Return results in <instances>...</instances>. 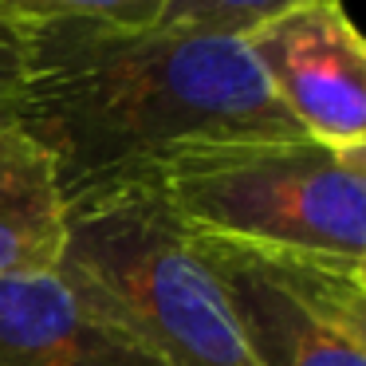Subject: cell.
<instances>
[{"label":"cell","instance_id":"cell-1","mask_svg":"<svg viewBox=\"0 0 366 366\" xmlns=\"http://www.w3.org/2000/svg\"><path fill=\"white\" fill-rule=\"evenodd\" d=\"M16 130L48 154L67 213L150 189L193 146L303 138L244 40L95 20L28 24Z\"/></svg>","mask_w":366,"mask_h":366},{"label":"cell","instance_id":"cell-2","mask_svg":"<svg viewBox=\"0 0 366 366\" xmlns=\"http://www.w3.org/2000/svg\"><path fill=\"white\" fill-rule=\"evenodd\" d=\"M56 272L162 366H256L197 240L158 185L67 213Z\"/></svg>","mask_w":366,"mask_h":366},{"label":"cell","instance_id":"cell-3","mask_svg":"<svg viewBox=\"0 0 366 366\" xmlns=\"http://www.w3.org/2000/svg\"><path fill=\"white\" fill-rule=\"evenodd\" d=\"M158 189L197 237L342 272L366 252V174L311 138L193 146L166 162Z\"/></svg>","mask_w":366,"mask_h":366},{"label":"cell","instance_id":"cell-4","mask_svg":"<svg viewBox=\"0 0 366 366\" xmlns=\"http://www.w3.org/2000/svg\"><path fill=\"white\" fill-rule=\"evenodd\" d=\"M276 103L335 154L366 142V36L339 4H300L244 36Z\"/></svg>","mask_w":366,"mask_h":366},{"label":"cell","instance_id":"cell-5","mask_svg":"<svg viewBox=\"0 0 366 366\" xmlns=\"http://www.w3.org/2000/svg\"><path fill=\"white\" fill-rule=\"evenodd\" d=\"M193 240L256 366H366V347L287 280L276 256L197 232Z\"/></svg>","mask_w":366,"mask_h":366},{"label":"cell","instance_id":"cell-6","mask_svg":"<svg viewBox=\"0 0 366 366\" xmlns=\"http://www.w3.org/2000/svg\"><path fill=\"white\" fill-rule=\"evenodd\" d=\"M0 366H162L56 268L0 276Z\"/></svg>","mask_w":366,"mask_h":366},{"label":"cell","instance_id":"cell-7","mask_svg":"<svg viewBox=\"0 0 366 366\" xmlns=\"http://www.w3.org/2000/svg\"><path fill=\"white\" fill-rule=\"evenodd\" d=\"M67 240V209L48 154L20 130L0 134V276L51 272Z\"/></svg>","mask_w":366,"mask_h":366},{"label":"cell","instance_id":"cell-8","mask_svg":"<svg viewBox=\"0 0 366 366\" xmlns=\"http://www.w3.org/2000/svg\"><path fill=\"white\" fill-rule=\"evenodd\" d=\"M300 4H319V0H166L158 24L244 40L252 28L268 24ZM323 4H339V0H323Z\"/></svg>","mask_w":366,"mask_h":366},{"label":"cell","instance_id":"cell-9","mask_svg":"<svg viewBox=\"0 0 366 366\" xmlns=\"http://www.w3.org/2000/svg\"><path fill=\"white\" fill-rule=\"evenodd\" d=\"M166 0H0V12L20 24L51 20H95L119 28H150L162 20Z\"/></svg>","mask_w":366,"mask_h":366},{"label":"cell","instance_id":"cell-10","mask_svg":"<svg viewBox=\"0 0 366 366\" xmlns=\"http://www.w3.org/2000/svg\"><path fill=\"white\" fill-rule=\"evenodd\" d=\"M280 268L287 272L295 287L315 303L323 315H331L347 335H355L366 347V292L347 280L342 268H327V264H307V260H284L276 256Z\"/></svg>","mask_w":366,"mask_h":366},{"label":"cell","instance_id":"cell-11","mask_svg":"<svg viewBox=\"0 0 366 366\" xmlns=\"http://www.w3.org/2000/svg\"><path fill=\"white\" fill-rule=\"evenodd\" d=\"M24 51H28V24L0 12V134L16 130L20 87H24Z\"/></svg>","mask_w":366,"mask_h":366},{"label":"cell","instance_id":"cell-12","mask_svg":"<svg viewBox=\"0 0 366 366\" xmlns=\"http://www.w3.org/2000/svg\"><path fill=\"white\" fill-rule=\"evenodd\" d=\"M347 280H350L355 287H362V292H366V252H362V256H358V260L347 268Z\"/></svg>","mask_w":366,"mask_h":366},{"label":"cell","instance_id":"cell-13","mask_svg":"<svg viewBox=\"0 0 366 366\" xmlns=\"http://www.w3.org/2000/svg\"><path fill=\"white\" fill-rule=\"evenodd\" d=\"M342 158H347L350 166L358 169V174H366V142H362V146H355V150H350V154H342Z\"/></svg>","mask_w":366,"mask_h":366}]
</instances>
